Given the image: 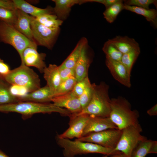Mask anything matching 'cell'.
<instances>
[{"instance_id": "cell-34", "label": "cell", "mask_w": 157, "mask_h": 157, "mask_svg": "<svg viewBox=\"0 0 157 157\" xmlns=\"http://www.w3.org/2000/svg\"><path fill=\"white\" fill-rule=\"evenodd\" d=\"M91 83L88 76L77 81L72 91L78 97L82 94L86 88Z\"/></svg>"}, {"instance_id": "cell-1", "label": "cell", "mask_w": 157, "mask_h": 157, "mask_svg": "<svg viewBox=\"0 0 157 157\" xmlns=\"http://www.w3.org/2000/svg\"><path fill=\"white\" fill-rule=\"evenodd\" d=\"M0 112L17 113L21 114L24 119L31 117L37 113H57L69 117L72 114L67 110L56 106L53 103H38L24 101L0 105Z\"/></svg>"}, {"instance_id": "cell-19", "label": "cell", "mask_w": 157, "mask_h": 157, "mask_svg": "<svg viewBox=\"0 0 157 157\" xmlns=\"http://www.w3.org/2000/svg\"><path fill=\"white\" fill-rule=\"evenodd\" d=\"M52 95L48 86L46 85L25 96L19 98L20 101H29L38 103H49Z\"/></svg>"}, {"instance_id": "cell-5", "label": "cell", "mask_w": 157, "mask_h": 157, "mask_svg": "<svg viewBox=\"0 0 157 157\" xmlns=\"http://www.w3.org/2000/svg\"><path fill=\"white\" fill-rule=\"evenodd\" d=\"M10 85L25 87L29 93L41 87L40 81L38 75L31 68L24 65L11 70L6 75L1 77Z\"/></svg>"}, {"instance_id": "cell-33", "label": "cell", "mask_w": 157, "mask_h": 157, "mask_svg": "<svg viewBox=\"0 0 157 157\" xmlns=\"http://www.w3.org/2000/svg\"><path fill=\"white\" fill-rule=\"evenodd\" d=\"M124 3L129 6H135L146 9H149L151 4L157 6V0H124Z\"/></svg>"}, {"instance_id": "cell-8", "label": "cell", "mask_w": 157, "mask_h": 157, "mask_svg": "<svg viewBox=\"0 0 157 157\" xmlns=\"http://www.w3.org/2000/svg\"><path fill=\"white\" fill-rule=\"evenodd\" d=\"M31 26L33 41L37 45L49 49L53 48L60 32V28L54 30L39 23L32 16Z\"/></svg>"}, {"instance_id": "cell-23", "label": "cell", "mask_w": 157, "mask_h": 157, "mask_svg": "<svg viewBox=\"0 0 157 157\" xmlns=\"http://www.w3.org/2000/svg\"><path fill=\"white\" fill-rule=\"evenodd\" d=\"M124 9L143 16L154 27H157V11L154 9H146L124 4Z\"/></svg>"}, {"instance_id": "cell-43", "label": "cell", "mask_w": 157, "mask_h": 157, "mask_svg": "<svg viewBox=\"0 0 157 157\" xmlns=\"http://www.w3.org/2000/svg\"><path fill=\"white\" fill-rule=\"evenodd\" d=\"M0 157H9L0 150Z\"/></svg>"}, {"instance_id": "cell-42", "label": "cell", "mask_w": 157, "mask_h": 157, "mask_svg": "<svg viewBox=\"0 0 157 157\" xmlns=\"http://www.w3.org/2000/svg\"><path fill=\"white\" fill-rule=\"evenodd\" d=\"M102 157H125L124 154L122 153H120L114 155L108 156L105 155V156Z\"/></svg>"}, {"instance_id": "cell-27", "label": "cell", "mask_w": 157, "mask_h": 157, "mask_svg": "<svg viewBox=\"0 0 157 157\" xmlns=\"http://www.w3.org/2000/svg\"><path fill=\"white\" fill-rule=\"evenodd\" d=\"M153 141L147 138L140 141L134 148L131 157H145L149 154Z\"/></svg>"}, {"instance_id": "cell-40", "label": "cell", "mask_w": 157, "mask_h": 157, "mask_svg": "<svg viewBox=\"0 0 157 157\" xmlns=\"http://www.w3.org/2000/svg\"><path fill=\"white\" fill-rule=\"evenodd\" d=\"M147 113L150 116L157 115V104H156L151 108L148 110L147 111Z\"/></svg>"}, {"instance_id": "cell-30", "label": "cell", "mask_w": 157, "mask_h": 157, "mask_svg": "<svg viewBox=\"0 0 157 157\" xmlns=\"http://www.w3.org/2000/svg\"><path fill=\"white\" fill-rule=\"evenodd\" d=\"M77 82L75 77L61 81L53 97L63 95L72 91Z\"/></svg>"}, {"instance_id": "cell-24", "label": "cell", "mask_w": 157, "mask_h": 157, "mask_svg": "<svg viewBox=\"0 0 157 157\" xmlns=\"http://www.w3.org/2000/svg\"><path fill=\"white\" fill-rule=\"evenodd\" d=\"M10 85L0 77V105L20 101L10 90Z\"/></svg>"}, {"instance_id": "cell-32", "label": "cell", "mask_w": 157, "mask_h": 157, "mask_svg": "<svg viewBox=\"0 0 157 157\" xmlns=\"http://www.w3.org/2000/svg\"><path fill=\"white\" fill-rule=\"evenodd\" d=\"M93 92V84L91 83L78 97L82 110L85 108L90 103L92 98Z\"/></svg>"}, {"instance_id": "cell-26", "label": "cell", "mask_w": 157, "mask_h": 157, "mask_svg": "<svg viewBox=\"0 0 157 157\" xmlns=\"http://www.w3.org/2000/svg\"><path fill=\"white\" fill-rule=\"evenodd\" d=\"M124 0H120L117 2L106 8L103 13L104 18L110 23H113L119 13L124 9Z\"/></svg>"}, {"instance_id": "cell-25", "label": "cell", "mask_w": 157, "mask_h": 157, "mask_svg": "<svg viewBox=\"0 0 157 157\" xmlns=\"http://www.w3.org/2000/svg\"><path fill=\"white\" fill-rule=\"evenodd\" d=\"M40 24L51 29L56 30L60 28L63 21L58 19L54 14H46L35 17Z\"/></svg>"}, {"instance_id": "cell-15", "label": "cell", "mask_w": 157, "mask_h": 157, "mask_svg": "<svg viewBox=\"0 0 157 157\" xmlns=\"http://www.w3.org/2000/svg\"><path fill=\"white\" fill-rule=\"evenodd\" d=\"M55 6L53 12L57 19L63 21L69 15L72 7L74 5L89 2V0H53Z\"/></svg>"}, {"instance_id": "cell-37", "label": "cell", "mask_w": 157, "mask_h": 157, "mask_svg": "<svg viewBox=\"0 0 157 157\" xmlns=\"http://www.w3.org/2000/svg\"><path fill=\"white\" fill-rule=\"evenodd\" d=\"M10 70L9 65L0 58V76L6 75L9 73Z\"/></svg>"}, {"instance_id": "cell-28", "label": "cell", "mask_w": 157, "mask_h": 157, "mask_svg": "<svg viewBox=\"0 0 157 157\" xmlns=\"http://www.w3.org/2000/svg\"><path fill=\"white\" fill-rule=\"evenodd\" d=\"M102 49L106 58L120 61L123 54L108 40L105 42Z\"/></svg>"}, {"instance_id": "cell-20", "label": "cell", "mask_w": 157, "mask_h": 157, "mask_svg": "<svg viewBox=\"0 0 157 157\" xmlns=\"http://www.w3.org/2000/svg\"><path fill=\"white\" fill-rule=\"evenodd\" d=\"M13 1L17 8L35 17L46 14H54L53 8L50 6L41 8L35 6L24 0Z\"/></svg>"}, {"instance_id": "cell-7", "label": "cell", "mask_w": 157, "mask_h": 157, "mask_svg": "<svg viewBox=\"0 0 157 157\" xmlns=\"http://www.w3.org/2000/svg\"><path fill=\"white\" fill-rule=\"evenodd\" d=\"M122 131L121 137L114 149L123 153L125 157H131L135 147L140 141L146 137L141 135L142 129L139 123Z\"/></svg>"}, {"instance_id": "cell-10", "label": "cell", "mask_w": 157, "mask_h": 157, "mask_svg": "<svg viewBox=\"0 0 157 157\" xmlns=\"http://www.w3.org/2000/svg\"><path fill=\"white\" fill-rule=\"evenodd\" d=\"M90 117V116L85 114L71 115L69 117V128L62 133L58 135L61 138L69 139L81 138Z\"/></svg>"}, {"instance_id": "cell-41", "label": "cell", "mask_w": 157, "mask_h": 157, "mask_svg": "<svg viewBox=\"0 0 157 157\" xmlns=\"http://www.w3.org/2000/svg\"><path fill=\"white\" fill-rule=\"evenodd\" d=\"M157 153V141L153 140L149 152V154Z\"/></svg>"}, {"instance_id": "cell-36", "label": "cell", "mask_w": 157, "mask_h": 157, "mask_svg": "<svg viewBox=\"0 0 157 157\" xmlns=\"http://www.w3.org/2000/svg\"><path fill=\"white\" fill-rule=\"evenodd\" d=\"M58 68L61 81L71 77H75L74 68H60L59 66Z\"/></svg>"}, {"instance_id": "cell-6", "label": "cell", "mask_w": 157, "mask_h": 157, "mask_svg": "<svg viewBox=\"0 0 157 157\" xmlns=\"http://www.w3.org/2000/svg\"><path fill=\"white\" fill-rule=\"evenodd\" d=\"M0 41L13 47L18 53L21 60L24 49L30 46H37L18 31L12 25L0 21Z\"/></svg>"}, {"instance_id": "cell-21", "label": "cell", "mask_w": 157, "mask_h": 157, "mask_svg": "<svg viewBox=\"0 0 157 157\" xmlns=\"http://www.w3.org/2000/svg\"><path fill=\"white\" fill-rule=\"evenodd\" d=\"M108 40L122 54L134 50L140 49L138 43L134 39L126 36H117Z\"/></svg>"}, {"instance_id": "cell-4", "label": "cell", "mask_w": 157, "mask_h": 157, "mask_svg": "<svg viewBox=\"0 0 157 157\" xmlns=\"http://www.w3.org/2000/svg\"><path fill=\"white\" fill-rule=\"evenodd\" d=\"M58 144L63 149L64 157H75L78 155L90 153H98L110 156L121 152L114 149L102 147L91 142L63 138L58 135L56 137Z\"/></svg>"}, {"instance_id": "cell-3", "label": "cell", "mask_w": 157, "mask_h": 157, "mask_svg": "<svg viewBox=\"0 0 157 157\" xmlns=\"http://www.w3.org/2000/svg\"><path fill=\"white\" fill-rule=\"evenodd\" d=\"M139 114L132 110L130 102L125 98L118 97L111 99V111L109 117L118 129L124 128L139 123Z\"/></svg>"}, {"instance_id": "cell-9", "label": "cell", "mask_w": 157, "mask_h": 157, "mask_svg": "<svg viewBox=\"0 0 157 157\" xmlns=\"http://www.w3.org/2000/svg\"><path fill=\"white\" fill-rule=\"evenodd\" d=\"M122 133L118 129H109L90 133L76 140L95 143L102 147L114 149Z\"/></svg>"}, {"instance_id": "cell-17", "label": "cell", "mask_w": 157, "mask_h": 157, "mask_svg": "<svg viewBox=\"0 0 157 157\" xmlns=\"http://www.w3.org/2000/svg\"><path fill=\"white\" fill-rule=\"evenodd\" d=\"M43 73L44 78L47 81V85L49 87L53 97L61 81L58 66L54 64H50L45 68Z\"/></svg>"}, {"instance_id": "cell-13", "label": "cell", "mask_w": 157, "mask_h": 157, "mask_svg": "<svg viewBox=\"0 0 157 157\" xmlns=\"http://www.w3.org/2000/svg\"><path fill=\"white\" fill-rule=\"evenodd\" d=\"M105 63L114 79L123 85L131 87V73L120 61L106 58Z\"/></svg>"}, {"instance_id": "cell-39", "label": "cell", "mask_w": 157, "mask_h": 157, "mask_svg": "<svg viewBox=\"0 0 157 157\" xmlns=\"http://www.w3.org/2000/svg\"><path fill=\"white\" fill-rule=\"evenodd\" d=\"M120 0H90V2H95L103 4L107 8Z\"/></svg>"}, {"instance_id": "cell-18", "label": "cell", "mask_w": 157, "mask_h": 157, "mask_svg": "<svg viewBox=\"0 0 157 157\" xmlns=\"http://www.w3.org/2000/svg\"><path fill=\"white\" fill-rule=\"evenodd\" d=\"M32 16L17 9V19L13 26L31 41L34 42L31 26Z\"/></svg>"}, {"instance_id": "cell-11", "label": "cell", "mask_w": 157, "mask_h": 157, "mask_svg": "<svg viewBox=\"0 0 157 157\" xmlns=\"http://www.w3.org/2000/svg\"><path fill=\"white\" fill-rule=\"evenodd\" d=\"M37 46L28 47L26 48L22 54L21 64L28 67L32 66L36 68L41 73L47 67L44 61L46 54L43 53H39L37 50Z\"/></svg>"}, {"instance_id": "cell-22", "label": "cell", "mask_w": 157, "mask_h": 157, "mask_svg": "<svg viewBox=\"0 0 157 157\" xmlns=\"http://www.w3.org/2000/svg\"><path fill=\"white\" fill-rule=\"evenodd\" d=\"M87 43L88 41L85 38H81L72 52L59 67L60 68H74L84 46Z\"/></svg>"}, {"instance_id": "cell-38", "label": "cell", "mask_w": 157, "mask_h": 157, "mask_svg": "<svg viewBox=\"0 0 157 157\" xmlns=\"http://www.w3.org/2000/svg\"><path fill=\"white\" fill-rule=\"evenodd\" d=\"M0 7L14 10L17 9L13 0H0Z\"/></svg>"}, {"instance_id": "cell-31", "label": "cell", "mask_w": 157, "mask_h": 157, "mask_svg": "<svg viewBox=\"0 0 157 157\" xmlns=\"http://www.w3.org/2000/svg\"><path fill=\"white\" fill-rule=\"evenodd\" d=\"M16 19L17 10H14L0 7V21L13 26Z\"/></svg>"}, {"instance_id": "cell-16", "label": "cell", "mask_w": 157, "mask_h": 157, "mask_svg": "<svg viewBox=\"0 0 157 157\" xmlns=\"http://www.w3.org/2000/svg\"><path fill=\"white\" fill-rule=\"evenodd\" d=\"M88 43L83 47L80 56L74 68L75 77L77 82L88 76L90 59L88 55Z\"/></svg>"}, {"instance_id": "cell-14", "label": "cell", "mask_w": 157, "mask_h": 157, "mask_svg": "<svg viewBox=\"0 0 157 157\" xmlns=\"http://www.w3.org/2000/svg\"><path fill=\"white\" fill-rule=\"evenodd\" d=\"M113 129H118L109 117H101L90 116L83 130L82 137L91 133Z\"/></svg>"}, {"instance_id": "cell-35", "label": "cell", "mask_w": 157, "mask_h": 157, "mask_svg": "<svg viewBox=\"0 0 157 157\" xmlns=\"http://www.w3.org/2000/svg\"><path fill=\"white\" fill-rule=\"evenodd\" d=\"M10 90L12 95L18 98L29 93L28 90L25 87L17 85H10Z\"/></svg>"}, {"instance_id": "cell-2", "label": "cell", "mask_w": 157, "mask_h": 157, "mask_svg": "<svg viewBox=\"0 0 157 157\" xmlns=\"http://www.w3.org/2000/svg\"><path fill=\"white\" fill-rule=\"evenodd\" d=\"M93 92L88 105L75 116L85 114L91 116L109 117L111 111V99L109 95V85L104 82L98 84L93 83Z\"/></svg>"}, {"instance_id": "cell-12", "label": "cell", "mask_w": 157, "mask_h": 157, "mask_svg": "<svg viewBox=\"0 0 157 157\" xmlns=\"http://www.w3.org/2000/svg\"><path fill=\"white\" fill-rule=\"evenodd\" d=\"M51 102L56 106L67 110L72 114H78L82 110L78 97L72 90L64 94L53 97Z\"/></svg>"}, {"instance_id": "cell-29", "label": "cell", "mask_w": 157, "mask_h": 157, "mask_svg": "<svg viewBox=\"0 0 157 157\" xmlns=\"http://www.w3.org/2000/svg\"><path fill=\"white\" fill-rule=\"evenodd\" d=\"M140 52V49L134 50L122 55L120 62L130 73H131L133 65Z\"/></svg>"}]
</instances>
